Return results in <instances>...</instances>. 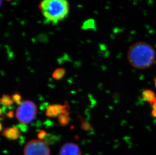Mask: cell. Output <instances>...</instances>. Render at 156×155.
I'll list each match as a JSON object with an SVG mask.
<instances>
[{"instance_id": "8992f818", "label": "cell", "mask_w": 156, "mask_h": 155, "mask_svg": "<svg viewBox=\"0 0 156 155\" xmlns=\"http://www.w3.org/2000/svg\"><path fill=\"white\" fill-rule=\"evenodd\" d=\"M59 155H81V150L76 143H66L61 146Z\"/></svg>"}, {"instance_id": "277c9868", "label": "cell", "mask_w": 156, "mask_h": 155, "mask_svg": "<svg viewBox=\"0 0 156 155\" xmlns=\"http://www.w3.org/2000/svg\"><path fill=\"white\" fill-rule=\"evenodd\" d=\"M24 155H50V149L44 140H32L25 145Z\"/></svg>"}, {"instance_id": "5b68a950", "label": "cell", "mask_w": 156, "mask_h": 155, "mask_svg": "<svg viewBox=\"0 0 156 155\" xmlns=\"http://www.w3.org/2000/svg\"><path fill=\"white\" fill-rule=\"evenodd\" d=\"M68 106L67 102L64 105L58 104L50 105L46 110V116L49 117H58L62 113H68Z\"/></svg>"}, {"instance_id": "9c48e42d", "label": "cell", "mask_w": 156, "mask_h": 155, "mask_svg": "<svg viewBox=\"0 0 156 155\" xmlns=\"http://www.w3.org/2000/svg\"><path fill=\"white\" fill-rule=\"evenodd\" d=\"M0 102L2 105L6 107H10L13 104L14 101L12 97L7 94H3L1 98Z\"/></svg>"}, {"instance_id": "6da1fadb", "label": "cell", "mask_w": 156, "mask_h": 155, "mask_svg": "<svg viewBox=\"0 0 156 155\" xmlns=\"http://www.w3.org/2000/svg\"><path fill=\"white\" fill-rule=\"evenodd\" d=\"M156 55L155 49L151 44L146 41H137L128 48L127 59L133 67L144 70L153 64Z\"/></svg>"}, {"instance_id": "52a82bcc", "label": "cell", "mask_w": 156, "mask_h": 155, "mask_svg": "<svg viewBox=\"0 0 156 155\" xmlns=\"http://www.w3.org/2000/svg\"><path fill=\"white\" fill-rule=\"evenodd\" d=\"M20 129L18 127H10L5 129L2 135L10 140H16L20 136Z\"/></svg>"}, {"instance_id": "5bb4252c", "label": "cell", "mask_w": 156, "mask_h": 155, "mask_svg": "<svg viewBox=\"0 0 156 155\" xmlns=\"http://www.w3.org/2000/svg\"><path fill=\"white\" fill-rule=\"evenodd\" d=\"M56 139H57V137L54 135H52V134H48L46 138L44 139L45 140L44 141L46 142V143L48 144V143H51L53 142H54Z\"/></svg>"}, {"instance_id": "7c38bea8", "label": "cell", "mask_w": 156, "mask_h": 155, "mask_svg": "<svg viewBox=\"0 0 156 155\" xmlns=\"http://www.w3.org/2000/svg\"><path fill=\"white\" fill-rule=\"evenodd\" d=\"M65 72L66 71L64 68H58L53 72L52 77L56 80H59L64 76Z\"/></svg>"}, {"instance_id": "4fadbf2b", "label": "cell", "mask_w": 156, "mask_h": 155, "mask_svg": "<svg viewBox=\"0 0 156 155\" xmlns=\"http://www.w3.org/2000/svg\"><path fill=\"white\" fill-rule=\"evenodd\" d=\"M12 99L14 102L16 103L17 104H21V100H22V97L21 96L20 94L18 92H15L13 94L12 96Z\"/></svg>"}, {"instance_id": "d6986e66", "label": "cell", "mask_w": 156, "mask_h": 155, "mask_svg": "<svg viewBox=\"0 0 156 155\" xmlns=\"http://www.w3.org/2000/svg\"><path fill=\"white\" fill-rule=\"evenodd\" d=\"M154 84H155V87H156V78L154 79Z\"/></svg>"}, {"instance_id": "ffe728a7", "label": "cell", "mask_w": 156, "mask_h": 155, "mask_svg": "<svg viewBox=\"0 0 156 155\" xmlns=\"http://www.w3.org/2000/svg\"><path fill=\"white\" fill-rule=\"evenodd\" d=\"M6 1H10L11 0H6Z\"/></svg>"}, {"instance_id": "30bf717a", "label": "cell", "mask_w": 156, "mask_h": 155, "mask_svg": "<svg viewBox=\"0 0 156 155\" xmlns=\"http://www.w3.org/2000/svg\"><path fill=\"white\" fill-rule=\"evenodd\" d=\"M58 121L62 126H65L69 123L70 117L68 113H62L58 117Z\"/></svg>"}, {"instance_id": "ac0fdd59", "label": "cell", "mask_w": 156, "mask_h": 155, "mask_svg": "<svg viewBox=\"0 0 156 155\" xmlns=\"http://www.w3.org/2000/svg\"><path fill=\"white\" fill-rule=\"evenodd\" d=\"M6 115H7V117L10 118V119H12V118H13L14 117L13 112L12 111H9V112H8L6 113Z\"/></svg>"}, {"instance_id": "9a60e30c", "label": "cell", "mask_w": 156, "mask_h": 155, "mask_svg": "<svg viewBox=\"0 0 156 155\" xmlns=\"http://www.w3.org/2000/svg\"><path fill=\"white\" fill-rule=\"evenodd\" d=\"M81 128L83 129L84 130H90L91 129V126H90L89 123H87V122H85L84 120H83L82 121V124H81Z\"/></svg>"}, {"instance_id": "8fae6325", "label": "cell", "mask_w": 156, "mask_h": 155, "mask_svg": "<svg viewBox=\"0 0 156 155\" xmlns=\"http://www.w3.org/2000/svg\"><path fill=\"white\" fill-rule=\"evenodd\" d=\"M81 28L83 30H96V22L94 19H88L84 21L81 26Z\"/></svg>"}, {"instance_id": "ba28073f", "label": "cell", "mask_w": 156, "mask_h": 155, "mask_svg": "<svg viewBox=\"0 0 156 155\" xmlns=\"http://www.w3.org/2000/svg\"><path fill=\"white\" fill-rule=\"evenodd\" d=\"M141 95L143 99L149 102L151 105L156 102V95L154 92L151 90H144L143 91Z\"/></svg>"}, {"instance_id": "7a4b0ae2", "label": "cell", "mask_w": 156, "mask_h": 155, "mask_svg": "<svg viewBox=\"0 0 156 155\" xmlns=\"http://www.w3.org/2000/svg\"><path fill=\"white\" fill-rule=\"evenodd\" d=\"M45 22L55 25L68 16L69 5L67 0H43L39 5Z\"/></svg>"}, {"instance_id": "3957f363", "label": "cell", "mask_w": 156, "mask_h": 155, "mask_svg": "<svg viewBox=\"0 0 156 155\" xmlns=\"http://www.w3.org/2000/svg\"><path fill=\"white\" fill-rule=\"evenodd\" d=\"M37 112V107L35 103L30 100H26L18 107L15 115L20 123L27 124L33 122Z\"/></svg>"}, {"instance_id": "e0dca14e", "label": "cell", "mask_w": 156, "mask_h": 155, "mask_svg": "<svg viewBox=\"0 0 156 155\" xmlns=\"http://www.w3.org/2000/svg\"><path fill=\"white\" fill-rule=\"evenodd\" d=\"M19 126L18 127V128L20 129V130H22L23 132H24V131L27 130V126H26V124L20 123V124H19Z\"/></svg>"}, {"instance_id": "2e32d148", "label": "cell", "mask_w": 156, "mask_h": 155, "mask_svg": "<svg viewBox=\"0 0 156 155\" xmlns=\"http://www.w3.org/2000/svg\"><path fill=\"white\" fill-rule=\"evenodd\" d=\"M47 135V133H46L44 130H41L40 132L38 133L37 136H38V138L39 139L43 140V139H44L46 138Z\"/></svg>"}]
</instances>
